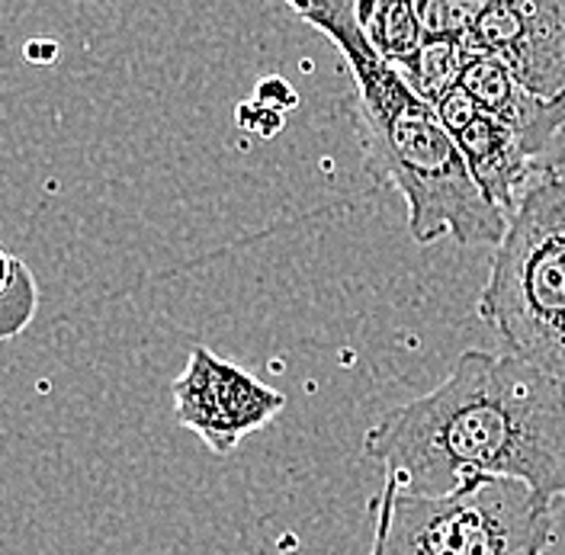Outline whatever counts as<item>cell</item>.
<instances>
[{
  "label": "cell",
  "instance_id": "1",
  "mask_svg": "<svg viewBox=\"0 0 565 555\" xmlns=\"http://www.w3.org/2000/svg\"><path fill=\"white\" fill-rule=\"evenodd\" d=\"M363 452L408 494L518 479L556 504L565 501V385L508 350H466L437 388L380 417Z\"/></svg>",
  "mask_w": 565,
  "mask_h": 555
},
{
  "label": "cell",
  "instance_id": "2",
  "mask_svg": "<svg viewBox=\"0 0 565 555\" xmlns=\"http://www.w3.org/2000/svg\"><path fill=\"white\" fill-rule=\"evenodd\" d=\"M286 3L299 20L334 42L353 74L366 164L402 193L412 238L418 244L454 238L462 247L501 242L508 215L479 190L457 139L434 106L370 45L356 17V0Z\"/></svg>",
  "mask_w": 565,
  "mask_h": 555
},
{
  "label": "cell",
  "instance_id": "3",
  "mask_svg": "<svg viewBox=\"0 0 565 555\" xmlns=\"http://www.w3.org/2000/svg\"><path fill=\"white\" fill-rule=\"evenodd\" d=\"M479 318L501 348L565 385V180L536 177L494 244Z\"/></svg>",
  "mask_w": 565,
  "mask_h": 555
},
{
  "label": "cell",
  "instance_id": "4",
  "mask_svg": "<svg viewBox=\"0 0 565 555\" xmlns=\"http://www.w3.org/2000/svg\"><path fill=\"white\" fill-rule=\"evenodd\" d=\"M370 555H546L553 501L518 479H476L450 494L383 485L370 501Z\"/></svg>",
  "mask_w": 565,
  "mask_h": 555
},
{
  "label": "cell",
  "instance_id": "5",
  "mask_svg": "<svg viewBox=\"0 0 565 555\" xmlns=\"http://www.w3.org/2000/svg\"><path fill=\"white\" fill-rule=\"evenodd\" d=\"M174 417L215 456H228L286 408V395L245 366L196 344L183 373L171 382Z\"/></svg>",
  "mask_w": 565,
  "mask_h": 555
},
{
  "label": "cell",
  "instance_id": "6",
  "mask_svg": "<svg viewBox=\"0 0 565 555\" xmlns=\"http://www.w3.org/2000/svg\"><path fill=\"white\" fill-rule=\"evenodd\" d=\"M543 100L565 97V0H489L466 39Z\"/></svg>",
  "mask_w": 565,
  "mask_h": 555
},
{
  "label": "cell",
  "instance_id": "7",
  "mask_svg": "<svg viewBox=\"0 0 565 555\" xmlns=\"http://www.w3.org/2000/svg\"><path fill=\"white\" fill-rule=\"evenodd\" d=\"M469 45V42H466ZM462 87L476 97V104L494 119L508 122L521 139L527 141L533 158L556 171L565 161V97L543 100L530 94L518 77L504 68L492 52L469 45L466 68H462Z\"/></svg>",
  "mask_w": 565,
  "mask_h": 555
},
{
  "label": "cell",
  "instance_id": "8",
  "mask_svg": "<svg viewBox=\"0 0 565 555\" xmlns=\"http://www.w3.org/2000/svg\"><path fill=\"white\" fill-rule=\"evenodd\" d=\"M454 139H457L459 151L469 164V174L476 177L479 190L504 215L518 206V200L527 193V186L536 177L556 174V171H546L533 158L527 141L521 139L508 122L494 119L482 106L459 132H454Z\"/></svg>",
  "mask_w": 565,
  "mask_h": 555
},
{
  "label": "cell",
  "instance_id": "9",
  "mask_svg": "<svg viewBox=\"0 0 565 555\" xmlns=\"http://www.w3.org/2000/svg\"><path fill=\"white\" fill-rule=\"evenodd\" d=\"M469 45L466 39L454 35H424L422 49L415 58L398 68V74L412 84V90L424 97L427 104H437L444 94L462 84V68H466Z\"/></svg>",
  "mask_w": 565,
  "mask_h": 555
},
{
  "label": "cell",
  "instance_id": "10",
  "mask_svg": "<svg viewBox=\"0 0 565 555\" xmlns=\"http://www.w3.org/2000/svg\"><path fill=\"white\" fill-rule=\"evenodd\" d=\"M35 302L33 270L17 254L0 247V341L17 338L33 321Z\"/></svg>",
  "mask_w": 565,
  "mask_h": 555
},
{
  "label": "cell",
  "instance_id": "11",
  "mask_svg": "<svg viewBox=\"0 0 565 555\" xmlns=\"http://www.w3.org/2000/svg\"><path fill=\"white\" fill-rule=\"evenodd\" d=\"M489 0H418L424 35H454L469 39Z\"/></svg>",
  "mask_w": 565,
  "mask_h": 555
},
{
  "label": "cell",
  "instance_id": "12",
  "mask_svg": "<svg viewBox=\"0 0 565 555\" xmlns=\"http://www.w3.org/2000/svg\"><path fill=\"white\" fill-rule=\"evenodd\" d=\"M23 55H26V62H55V55H58V45L55 42H26V49H23Z\"/></svg>",
  "mask_w": 565,
  "mask_h": 555
}]
</instances>
